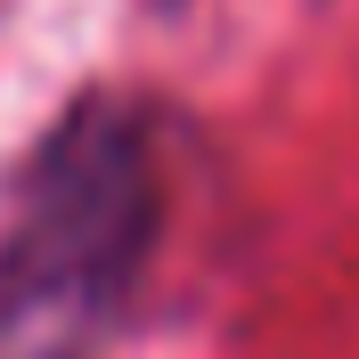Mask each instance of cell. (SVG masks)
Instances as JSON below:
<instances>
[{
  "label": "cell",
  "mask_w": 359,
  "mask_h": 359,
  "mask_svg": "<svg viewBox=\"0 0 359 359\" xmlns=\"http://www.w3.org/2000/svg\"><path fill=\"white\" fill-rule=\"evenodd\" d=\"M156 237V172L131 123H66L0 229V359H57L131 294Z\"/></svg>",
  "instance_id": "6da1fadb"
}]
</instances>
